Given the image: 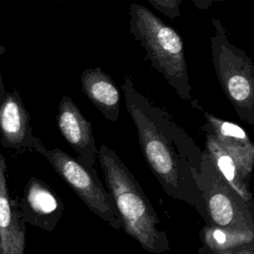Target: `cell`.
Listing matches in <instances>:
<instances>
[{"mask_svg":"<svg viewBox=\"0 0 254 254\" xmlns=\"http://www.w3.org/2000/svg\"><path fill=\"white\" fill-rule=\"evenodd\" d=\"M22 205L26 219L41 225L42 218L58 210L59 201L48 186L39 180L32 179L25 188Z\"/></svg>","mask_w":254,"mask_h":254,"instance_id":"7c38bea8","label":"cell"},{"mask_svg":"<svg viewBox=\"0 0 254 254\" xmlns=\"http://www.w3.org/2000/svg\"><path fill=\"white\" fill-rule=\"evenodd\" d=\"M97 158L125 232L149 252L169 251L168 237L160 226V219L129 169L104 144L97 150Z\"/></svg>","mask_w":254,"mask_h":254,"instance_id":"7a4b0ae2","label":"cell"},{"mask_svg":"<svg viewBox=\"0 0 254 254\" xmlns=\"http://www.w3.org/2000/svg\"><path fill=\"white\" fill-rule=\"evenodd\" d=\"M148 2L171 20H175L181 16L180 5L182 0H148Z\"/></svg>","mask_w":254,"mask_h":254,"instance_id":"9a60e30c","label":"cell"},{"mask_svg":"<svg viewBox=\"0 0 254 254\" xmlns=\"http://www.w3.org/2000/svg\"><path fill=\"white\" fill-rule=\"evenodd\" d=\"M205 152L213 167L229 186V188L248 205L251 203V193L248 189L247 180L242 176L238 166L225 152L216 140L208 123H205Z\"/></svg>","mask_w":254,"mask_h":254,"instance_id":"30bf717a","label":"cell"},{"mask_svg":"<svg viewBox=\"0 0 254 254\" xmlns=\"http://www.w3.org/2000/svg\"><path fill=\"white\" fill-rule=\"evenodd\" d=\"M192 2L194 3L195 6H197L198 8H201V9H205L209 5L207 0H192Z\"/></svg>","mask_w":254,"mask_h":254,"instance_id":"2e32d148","label":"cell"},{"mask_svg":"<svg viewBox=\"0 0 254 254\" xmlns=\"http://www.w3.org/2000/svg\"><path fill=\"white\" fill-rule=\"evenodd\" d=\"M1 124L8 134H17L22 129V117L18 104L10 100L3 107Z\"/></svg>","mask_w":254,"mask_h":254,"instance_id":"5bb4252c","label":"cell"},{"mask_svg":"<svg viewBox=\"0 0 254 254\" xmlns=\"http://www.w3.org/2000/svg\"><path fill=\"white\" fill-rule=\"evenodd\" d=\"M210 37L212 63L222 91L233 105L239 118L254 124V65L251 59L230 41L216 18H211Z\"/></svg>","mask_w":254,"mask_h":254,"instance_id":"277c9868","label":"cell"},{"mask_svg":"<svg viewBox=\"0 0 254 254\" xmlns=\"http://www.w3.org/2000/svg\"><path fill=\"white\" fill-rule=\"evenodd\" d=\"M58 174L81 198L85 205L116 230L122 228L119 213L108 190L103 188L97 173L81 165L61 149L42 150Z\"/></svg>","mask_w":254,"mask_h":254,"instance_id":"8992f818","label":"cell"},{"mask_svg":"<svg viewBox=\"0 0 254 254\" xmlns=\"http://www.w3.org/2000/svg\"><path fill=\"white\" fill-rule=\"evenodd\" d=\"M254 238L253 230H238L207 226L203 230V241L212 253H222L251 244Z\"/></svg>","mask_w":254,"mask_h":254,"instance_id":"4fadbf2b","label":"cell"},{"mask_svg":"<svg viewBox=\"0 0 254 254\" xmlns=\"http://www.w3.org/2000/svg\"><path fill=\"white\" fill-rule=\"evenodd\" d=\"M212 254H234V252H233V250H231V251H227V252H222V253H212ZM238 254H244L243 252H239ZM246 254H252L251 252L250 253H247L246 252Z\"/></svg>","mask_w":254,"mask_h":254,"instance_id":"ac0fdd59","label":"cell"},{"mask_svg":"<svg viewBox=\"0 0 254 254\" xmlns=\"http://www.w3.org/2000/svg\"><path fill=\"white\" fill-rule=\"evenodd\" d=\"M190 175L204 191L207 211L214 225L253 230V219L247 204L220 177L206 152H201L197 169L190 167Z\"/></svg>","mask_w":254,"mask_h":254,"instance_id":"5b68a950","label":"cell"},{"mask_svg":"<svg viewBox=\"0 0 254 254\" xmlns=\"http://www.w3.org/2000/svg\"><path fill=\"white\" fill-rule=\"evenodd\" d=\"M12 254H24V247H19L15 249Z\"/></svg>","mask_w":254,"mask_h":254,"instance_id":"e0dca14e","label":"cell"},{"mask_svg":"<svg viewBox=\"0 0 254 254\" xmlns=\"http://www.w3.org/2000/svg\"><path fill=\"white\" fill-rule=\"evenodd\" d=\"M0 240L3 254L25 246V231L10 200L4 171L0 167Z\"/></svg>","mask_w":254,"mask_h":254,"instance_id":"8fae6325","label":"cell"},{"mask_svg":"<svg viewBox=\"0 0 254 254\" xmlns=\"http://www.w3.org/2000/svg\"><path fill=\"white\" fill-rule=\"evenodd\" d=\"M0 254H3V251H2V247H1V240H0Z\"/></svg>","mask_w":254,"mask_h":254,"instance_id":"d6986e66","label":"cell"},{"mask_svg":"<svg viewBox=\"0 0 254 254\" xmlns=\"http://www.w3.org/2000/svg\"><path fill=\"white\" fill-rule=\"evenodd\" d=\"M84 95L109 121L117 122L120 113V91L114 80L100 67L85 68L80 75Z\"/></svg>","mask_w":254,"mask_h":254,"instance_id":"9c48e42d","label":"cell"},{"mask_svg":"<svg viewBox=\"0 0 254 254\" xmlns=\"http://www.w3.org/2000/svg\"><path fill=\"white\" fill-rule=\"evenodd\" d=\"M58 126L64 140L77 154L76 160L89 171L96 173L97 149L91 123L68 96H64L60 102Z\"/></svg>","mask_w":254,"mask_h":254,"instance_id":"52a82bcc","label":"cell"},{"mask_svg":"<svg viewBox=\"0 0 254 254\" xmlns=\"http://www.w3.org/2000/svg\"><path fill=\"white\" fill-rule=\"evenodd\" d=\"M121 88L146 162L165 190L181 199L184 173L198 168L201 151L169 113L135 88L131 77H124Z\"/></svg>","mask_w":254,"mask_h":254,"instance_id":"6da1fadb","label":"cell"},{"mask_svg":"<svg viewBox=\"0 0 254 254\" xmlns=\"http://www.w3.org/2000/svg\"><path fill=\"white\" fill-rule=\"evenodd\" d=\"M190 105L203 113L218 143L236 163L242 176L248 180L254 165V145L245 130L233 122L208 113L196 100H191Z\"/></svg>","mask_w":254,"mask_h":254,"instance_id":"ba28073f","label":"cell"},{"mask_svg":"<svg viewBox=\"0 0 254 254\" xmlns=\"http://www.w3.org/2000/svg\"><path fill=\"white\" fill-rule=\"evenodd\" d=\"M129 32L145 50L146 60L160 72L178 95L191 101L184 42L181 36L147 7H129Z\"/></svg>","mask_w":254,"mask_h":254,"instance_id":"3957f363","label":"cell"}]
</instances>
